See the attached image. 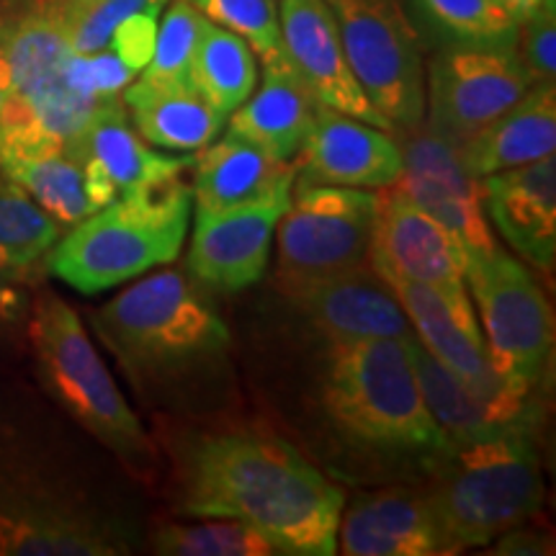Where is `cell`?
<instances>
[{
  "mask_svg": "<svg viewBox=\"0 0 556 556\" xmlns=\"http://www.w3.org/2000/svg\"><path fill=\"white\" fill-rule=\"evenodd\" d=\"M178 513L240 520L283 556H332L343 492L281 438L217 430L193 435L180 448Z\"/></svg>",
  "mask_w": 556,
  "mask_h": 556,
  "instance_id": "1",
  "label": "cell"
},
{
  "mask_svg": "<svg viewBox=\"0 0 556 556\" xmlns=\"http://www.w3.org/2000/svg\"><path fill=\"white\" fill-rule=\"evenodd\" d=\"M90 328L150 402L197 400L227 371L229 338L180 270H157L90 312Z\"/></svg>",
  "mask_w": 556,
  "mask_h": 556,
  "instance_id": "2",
  "label": "cell"
},
{
  "mask_svg": "<svg viewBox=\"0 0 556 556\" xmlns=\"http://www.w3.org/2000/svg\"><path fill=\"white\" fill-rule=\"evenodd\" d=\"M319 407L330 433L364 462L426 479L448 451L402 338L330 343Z\"/></svg>",
  "mask_w": 556,
  "mask_h": 556,
  "instance_id": "3",
  "label": "cell"
},
{
  "mask_svg": "<svg viewBox=\"0 0 556 556\" xmlns=\"http://www.w3.org/2000/svg\"><path fill=\"white\" fill-rule=\"evenodd\" d=\"M135 548L131 520L62 454L0 422V556H122Z\"/></svg>",
  "mask_w": 556,
  "mask_h": 556,
  "instance_id": "4",
  "label": "cell"
},
{
  "mask_svg": "<svg viewBox=\"0 0 556 556\" xmlns=\"http://www.w3.org/2000/svg\"><path fill=\"white\" fill-rule=\"evenodd\" d=\"M193 191L184 178L129 193L88 214L47 253V270L93 296L176 261L191 222Z\"/></svg>",
  "mask_w": 556,
  "mask_h": 556,
  "instance_id": "5",
  "label": "cell"
},
{
  "mask_svg": "<svg viewBox=\"0 0 556 556\" xmlns=\"http://www.w3.org/2000/svg\"><path fill=\"white\" fill-rule=\"evenodd\" d=\"M426 492L458 552L490 544L544 505L536 435L451 443L426 475Z\"/></svg>",
  "mask_w": 556,
  "mask_h": 556,
  "instance_id": "6",
  "label": "cell"
},
{
  "mask_svg": "<svg viewBox=\"0 0 556 556\" xmlns=\"http://www.w3.org/2000/svg\"><path fill=\"white\" fill-rule=\"evenodd\" d=\"M26 338L41 387L62 413L137 475H144L155 458L150 438L90 343L78 312L45 291L31 302Z\"/></svg>",
  "mask_w": 556,
  "mask_h": 556,
  "instance_id": "7",
  "label": "cell"
},
{
  "mask_svg": "<svg viewBox=\"0 0 556 556\" xmlns=\"http://www.w3.org/2000/svg\"><path fill=\"white\" fill-rule=\"evenodd\" d=\"M0 52L11 70V96L0 119L37 124L73 155L103 99L83 93L73 83L75 52L60 13L47 0L0 13Z\"/></svg>",
  "mask_w": 556,
  "mask_h": 556,
  "instance_id": "8",
  "label": "cell"
},
{
  "mask_svg": "<svg viewBox=\"0 0 556 556\" xmlns=\"http://www.w3.org/2000/svg\"><path fill=\"white\" fill-rule=\"evenodd\" d=\"M464 278L482 315L495 371L520 397L544 400L554 358V312L544 289L500 248L464 263Z\"/></svg>",
  "mask_w": 556,
  "mask_h": 556,
  "instance_id": "9",
  "label": "cell"
},
{
  "mask_svg": "<svg viewBox=\"0 0 556 556\" xmlns=\"http://www.w3.org/2000/svg\"><path fill=\"white\" fill-rule=\"evenodd\" d=\"M353 75L394 135L426 122V62L402 0H323Z\"/></svg>",
  "mask_w": 556,
  "mask_h": 556,
  "instance_id": "10",
  "label": "cell"
},
{
  "mask_svg": "<svg viewBox=\"0 0 556 556\" xmlns=\"http://www.w3.org/2000/svg\"><path fill=\"white\" fill-rule=\"evenodd\" d=\"M379 193L351 186H296L278 219L276 278L281 291L368 266Z\"/></svg>",
  "mask_w": 556,
  "mask_h": 556,
  "instance_id": "11",
  "label": "cell"
},
{
  "mask_svg": "<svg viewBox=\"0 0 556 556\" xmlns=\"http://www.w3.org/2000/svg\"><path fill=\"white\" fill-rule=\"evenodd\" d=\"M531 86L518 47H441L426 67V124L462 148Z\"/></svg>",
  "mask_w": 556,
  "mask_h": 556,
  "instance_id": "12",
  "label": "cell"
},
{
  "mask_svg": "<svg viewBox=\"0 0 556 556\" xmlns=\"http://www.w3.org/2000/svg\"><path fill=\"white\" fill-rule=\"evenodd\" d=\"M402 173L392 189L430 214L462 250L464 263L497 248L482 208V180L469 170L462 150L438 137L426 122L400 131Z\"/></svg>",
  "mask_w": 556,
  "mask_h": 556,
  "instance_id": "13",
  "label": "cell"
},
{
  "mask_svg": "<svg viewBox=\"0 0 556 556\" xmlns=\"http://www.w3.org/2000/svg\"><path fill=\"white\" fill-rule=\"evenodd\" d=\"M368 266L381 281L402 278L438 289L458 319L477 323L464 289V255L456 240L392 186L379 193Z\"/></svg>",
  "mask_w": 556,
  "mask_h": 556,
  "instance_id": "14",
  "label": "cell"
},
{
  "mask_svg": "<svg viewBox=\"0 0 556 556\" xmlns=\"http://www.w3.org/2000/svg\"><path fill=\"white\" fill-rule=\"evenodd\" d=\"M291 189L294 184H287L268 197L219 212L197 208L186 268L201 287L232 294L261 281L276 225L291 204Z\"/></svg>",
  "mask_w": 556,
  "mask_h": 556,
  "instance_id": "15",
  "label": "cell"
},
{
  "mask_svg": "<svg viewBox=\"0 0 556 556\" xmlns=\"http://www.w3.org/2000/svg\"><path fill=\"white\" fill-rule=\"evenodd\" d=\"M387 287L397 296L413 323L415 336L435 361L462 379L477 397L516 415H544V400L520 397L505 384L492 366L484 338L477 323H464L454 315L446 296L433 287L402 278H387Z\"/></svg>",
  "mask_w": 556,
  "mask_h": 556,
  "instance_id": "16",
  "label": "cell"
},
{
  "mask_svg": "<svg viewBox=\"0 0 556 556\" xmlns=\"http://www.w3.org/2000/svg\"><path fill=\"white\" fill-rule=\"evenodd\" d=\"M278 24L283 54L319 106L394 135L348 65L336 21L323 0H278Z\"/></svg>",
  "mask_w": 556,
  "mask_h": 556,
  "instance_id": "17",
  "label": "cell"
},
{
  "mask_svg": "<svg viewBox=\"0 0 556 556\" xmlns=\"http://www.w3.org/2000/svg\"><path fill=\"white\" fill-rule=\"evenodd\" d=\"M73 155L83 165L93 212L129 193L184 176L193 165L191 155H155L131 129L122 96L99 103Z\"/></svg>",
  "mask_w": 556,
  "mask_h": 556,
  "instance_id": "18",
  "label": "cell"
},
{
  "mask_svg": "<svg viewBox=\"0 0 556 556\" xmlns=\"http://www.w3.org/2000/svg\"><path fill=\"white\" fill-rule=\"evenodd\" d=\"M338 546L345 556H448L458 554L438 520L426 486L368 492L340 513Z\"/></svg>",
  "mask_w": 556,
  "mask_h": 556,
  "instance_id": "19",
  "label": "cell"
},
{
  "mask_svg": "<svg viewBox=\"0 0 556 556\" xmlns=\"http://www.w3.org/2000/svg\"><path fill=\"white\" fill-rule=\"evenodd\" d=\"M294 170L296 186L387 189L402 173V150L392 131L317 106Z\"/></svg>",
  "mask_w": 556,
  "mask_h": 556,
  "instance_id": "20",
  "label": "cell"
},
{
  "mask_svg": "<svg viewBox=\"0 0 556 556\" xmlns=\"http://www.w3.org/2000/svg\"><path fill=\"white\" fill-rule=\"evenodd\" d=\"M307 323L330 343L407 338L413 323L371 266L283 291Z\"/></svg>",
  "mask_w": 556,
  "mask_h": 556,
  "instance_id": "21",
  "label": "cell"
},
{
  "mask_svg": "<svg viewBox=\"0 0 556 556\" xmlns=\"http://www.w3.org/2000/svg\"><path fill=\"white\" fill-rule=\"evenodd\" d=\"M482 180V204L500 238L541 274L556 263V160H533Z\"/></svg>",
  "mask_w": 556,
  "mask_h": 556,
  "instance_id": "22",
  "label": "cell"
},
{
  "mask_svg": "<svg viewBox=\"0 0 556 556\" xmlns=\"http://www.w3.org/2000/svg\"><path fill=\"white\" fill-rule=\"evenodd\" d=\"M405 340L409 358H413L417 387L426 400L428 413L433 415L435 426L448 438V443L486 441V438L528 433L536 435L544 426V415H516L500 409L456 379L441 361H435L420 343L415 332Z\"/></svg>",
  "mask_w": 556,
  "mask_h": 556,
  "instance_id": "23",
  "label": "cell"
},
{
  "mask_svg": "<svg viewBox=\"0 0 556 556\" xmlns=\"http://www.w3.org/2000/svg\"><path fill=\"white\" fill-rule=\"evenodd\" d=\"M319 103L299 80L287 54L263 62V83L258 93H250L229 119V131L250 139L278 160L291 163L302 152L315 122Z\"/></svg>",
  "mask_w": 556,
  "mask_h": 556,
  "instance_id": "24",
  "label": "cell"
},
{
  "mask_svg": "<svg viewBox=\"0 0 556 556\" xmlns=\"http://www.w3.org/2000/svg\"><path fill=\"white\" fill-rule=\"evenodd\" d=\"M193 199L197 208H219L263 199L281 186L294 184V165L268 155L250 139L227 129L225 137L208 142L193 157Z\"/></svg>",
  "mask_w": 556,
  "mask_h": 556,
  "instance_id": "25",
  "label": "cell"
},
{
  "mask_svg": "<svg viewBox=\"0 0 556 556\" xmlns=\"http://www.w3.org/2000/svg\"><path fill=\"white\" fill-rule=\"evenodd\" d=\"M462 155L477 178L520 168L556 150V86L533 83L531 90L503 116L462 144Z\"/></svg>",
  "mask_w": 556,
  "mask_h": 556,
  "instance_id": "26",
  "label": "cell"
},
{
  "mask_svg": "<svg viewBox=\"0 0 556 556\" xmlns=\"http://www.w3.org/2000/svg\"><path fill=\"white\" fill-rule=\"evenodd\" d=\"M122 101L137 135L148 144L173 152L204 150L227 122L193 86H160L139 78L122 90Z\"/></svg>",
  "mask_w": 556,
  "mask_h": 556,
  "instance_id": "27",
  "label": "cell"
},
{
  "mask_svg": "<svg viewBox=\"0 0 556 556\" xmlns=\"http://www.w3.org/2000/svg\"><path fill=\"white\" fill-rule=\"evenodd\" d=\"M422 45L518 47V24L492 0H402Z\"/></svg>",
  "mask_w": 556,
  "mask_h": 556,
  "instance_id": "28",
  "label": "cell"
},
{
  "mask_svg": "<svg viewBox=\"0 0 556 556\" xmlns=\"http://www.w3.org/2000/svg\"><path fill=\"white\" fill-rule=\"evenodd\" d=\"M189 80L208 106L229 116L255 90L258 60L245 39L204 18L193 47Z\"/></svg>",
  "mask_w": 556,
  "mask_h": 556,
  "instance_id": "29",
  "label": "cell"
},
{
  "mask_svg": "<svg viewBox=\"0 0 556 556\" xmlns=\"http://www.w3.org/2000/svg\"><path fill=\"white\" fill-rule=\"evenodd\" d=\"M0 173L5 180L29 193L62 229H70L93 214L80 160L70 155L67 150L0 157Z\"/></svg>",
  "mask_w": 556,
  "mask_h": 556,
  "instance_id": "30",
  "label": "cell"
},
{
  "mask_svg": "<svg viewBox=\"0 0 556 556\" xmlns=\"http://www.w3.org/2000/svg\"><path fill=\"white\" fill-rule=\"evenodd\" d=\"M60 238L62 227L29 193L0 180V268L29 278Z\"/></svg>",
  "mask_w": 556,
  "mask_h": 556,
  "instance_id": "31",
  "label": "cell"
},
{
  "mask_svg": "<svg viewBox=\"0 0 556 556\" xmlns=\"http://www.w3.org/2000/svg\"><path fill=\"white\" fill-rule=\"evenodd\" d=\"M204 523L160 526L152 536V552L165 556H274L281 554L274 541L253 526L232 518H201ZM283 556V554H281Z\"/></svg>",
  "mask_w": 556,
  "mask_h": 556,
  "instance_id": "32",
  "label": "cell"
},
{
  "mask_svg": "<svg viewBox=\"0 0 556 556\" xmlns=\"http://www.w3.org/2000/svg\"><path fill=\"white\" fill-rule=\"evenodd\" d=\"M204 16L197 11L191 0H173L165 11L163 24L157 26L155 50L148 67L139 73V78L160 86H191L189 67L197 47Z\"/></svg>",
  "mask_w": 556,
  "mask_h": 556,
  "instance_id": "33",
  "label": "cell"
},
{
  "mask_svg": "<svg viewBox=\"0 0 556 556\" xmlns=\"http://www.w3.org/2000/svg\"><path fill=\"white\" fill-rule=\"evenodd\" d=\"M191 3L212 24L245 39L261 62L283 54L278 0H191Z\"/></svg>",
  "mask_w": 556,
  "mask_h": 556,
  "instance_id": "34",
  "label": "cell"
},
{
  "mask_svg": "<svg viewBox=\"0 0 556 556\" xmlns=\"http://www.w3.org/2000/svg\"><path fill=\"white\" fill-rule=\"evenodd\" d=\"M168 0H96L73 11H58L73 52L96 54L106 50L111 31L131 13L160 11Z\"/></svg>",
  "mask_w": 556,
  "mask_h": 556,
  "instance_id": "35",
  "label": "cell"
},
{
  "mask_svg": "<svg viewBox=\"0 0 556 556\" xmlns=\"http://www.w3.org/2000/svg\"><path fill=\"white\" fill-rule=\"evenodd\" d=\"M518 54L533 83L556 78V0H546L518 26Z\"/></svg>",
  "mask_w": 556,
  "mask_h": 556,
  "instance_id": "36",
  "label": "cell"
},
{
  "mask_svg": "<svg viewBox=\"0 0 556 556\" xmlns=\"http://www.w3.org/2000/svg\"><path fill=\"white\" fill-rule=\"evenodd\" d=\"M157 16L160 11L131 13V16L119 21L116 29L111 31L106 50L114 52L135 75L148 67L152 50H155Z\"/></svg>",
  "mask_w": 556,
  "mask_h": 556,
  "instance_id": "37",
  "label": "cell"
},
{
  "mask_svg": "<svg viewBox=\"0 0 556 556\" xmlns=\"http://www.w3.org/2000/svg\"><path fill=\"white\" fill-rule=\"evenodd\" d=\"M26 278L0 268V353L11 351L26 336L31 315V296Z\"/></svg>",
  "mask_w": 556,
  "mask_h": 556,
  "instance_id": "38",
  "label": "cell"
},
{
  "mask_svg": "<svg viewBox=\"0 0 556 556\" xmlns=\"http://www.w3.org/2000/svg\"><path fill=\"white\" fill-rule=\"evenodd\" d=\"M552 552H554L552 539H546L544 533L526 531L523 526H516L510 528V531H505L497 548H492V554H526V556L552 554Z\"/></svg>",
  "mask_w": 556,
  "mask_h": 556,
  "instance_id": "39",
  "label": "cell"
},
{
  "mask_svg": "<svg viewBox=\"0 0 556 556\" xmlns=\"http://www.w3.org/2000/svg\"><path fill=\"white\" fill-rule=\"evenodd\" d=\"M492 3H495L500 11H505L507 16L520 26L533 11H539L546 0H492Z\"/></svg>",
  "mask_w": 556,
  "mask_h": 556,
  "instance_id": "40",
  "label": "cell"
},
{
  "mask_svg": "<svg viewBox=\"0 0 556 556\" xmlns=\"http://www.w3.org/2000/svg\"><path fill=\"white\" fill-rule=\"evenodd\" d=\"M9 96H11V70H9V62L3 58V52H0V111H3Z\"/></svg>",
  "mask_w": 556,
  "mask_h": 556,
  "instance_id": "41",
  "label": "cell"
},
{
  "mask_svg": "<svg viewBox=\"0 0 556 556\" xmlns=\"http://www.w3.org/2000/svg\"><path fill=\"white\" fill-rule=\"evenodd\" d=\"M47 3L58 11H73V9H83V5L88 3H96V0H47Z\"/></svg>",
  "mask_w": 556,
  "mask_h": 556,
  "instance_id": "42",
  "label": "cell"
}]
</instances>
